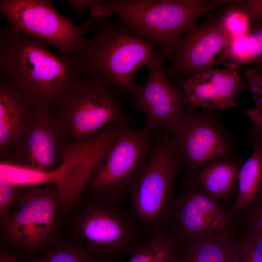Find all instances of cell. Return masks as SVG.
<instances>
[{"instance_id": "cell-1", "label": "cell", "mask_w": 262, "mask_h": 262, "mask_svg": "<svg viewBox=\"0 0 262 262\" xmlns=\"http://www.w3.org/2000/svg\"><path fill=\"white\" fill-rule=\"evenodd\" d=\"M82 77L75 60L54 54L9 23L0 32V82L18 90L35 108L51 111Z\"/></svg>"}, {"instance_id": "cell-2", "label": "cell", "mask_w": 262, "mask_h": 262, "mask_svg": "<svg viewBox=\"0 0 262 262\" xmlns=\"http://www.w3.org/2000/svg\"><path fill=\"white\" fill-rule=\"evenodd\" d=\"M89 23L93 34L75 59L80 74L98 77L119 97H132L140 86L134 81L137 71L164 60L160 47L120 21L95 19Z\"/></svg>"}, {"instance_id": "cell-3", "label": "cell", "mask_w": 262, "mask_h": 262, "mask_svg": "<svg viewBox=\"0 0 262 262\" xmlns=\"http://www.w3.org/2000/svg\"><path fill=\"white\" fill-rule=\"evenodd\" d=\"M226 1L209 0H102L91 7L96 20L117 15L130 31L158 45L165 57L174 58L180 36L202 15Z\"/></svg>"}, {"instance_id": "cell-4", "label": "cell", "mask_w": 262, "mask_h": 262, "mask_svg": "<svg viewBox=\"0 0 262 262\" xmlns=\"http://www.w3.org/2000/svg\"><path fill=\"white\" fill-rule=\"evenodd\" d=\"M182 169L181 157L170 131H153L148 162L129 193V210L150 234L164 226Z\"/></svg>"}, {"instance_id": "cell-5", "label": "cell", "mask_w": 262, "mask_h": 262, "mask_svg": "<svg viewBox=\"0 0 262 262\" xmlns=\"http://www.w3.org/2000/svg\"><path fill=\"white\" fill-rule=\"evenodd\" d=\"M51 112L68 142L90 139L112 123L129 125L133 118L122 107L120 97L98 77L80 78Z\"/></svg>"}, {"instance_id": "cell-6", "label": "cell", "mask_w": 262, "mask_h": 262, "mask_svg": "<svg viewBox=\"0 0 262 262\" xmlns=\"http://www.w3.org/2000/svg\"><path fill=\"white\" fill-rule=\"evenodd\" d=\"M78 205L73 221L77 239L102 262L130 255L144 241V228L121 202L86 196Z\"/></svg>"}, {"instance_id": "cell-7", "label": "cell", "mask_w": 262, "mask_h": 262, "mask_svg": "<svg viewBox=\"0 0 262 262\" xmlns=\"http://www.w3.org/2000/svg\"><path fill=\"white\" fill-rule=\"evenodd\" d=\"M152 136L144 127L124 126L95 163L82 195L121 202L146 166Z\"/></svg>"}, {"instance_id": "cell-8", "label": "cell", "mask_w": 262, "mask_h": 262, "mask_svg": "<svg viewBox=\"0 0 262 262\" xmlns=\"http://www.w3.org/2000/svg\"><path fill=\"white\" fill-rule=\"evenodd\" d=\"M61 201L60 189L55 183L25 187L0 222L2 238L15 248L33 254L39 252L56 237Z\"/></svg>"}, {"instance_id": "cell-9", "label": "cell", "mask_w": 262, "mask_h": 262, "mask_svg": "<svg viewBox=\"0 0 262 262\" xmlns=\"http://www.w3.org/2000/svg\"><path fill=\"white\" fill-rule=\"evenodd\" d=\"M0 14L18 32L48 43L60 55L75 60L84 43L89 23L75 24L60 14L49 0H1Z\"/></svg>"}, {"instance_id": "cell-10", "label": "cell", "mask_w": 262, "mask_h": 262, "mask_svg": "<svg viewBox=\"0 0 262 262\" xmlns=\"http://www.w3.org/2000/svg\"><path fill=\"white\" fill-rule=\"evenodd\" d=\"M217 112H196L186 108L169 131L181 157L185 182H193L197 170L209 163L236 159L233 141Z\"/></svg>"}, {"instance_id": "cell-11", "label": "cell", "mask_w": 262, "mask_h": 262, "mask_svg": "<svg viewBox=\"0 0 262 262\" xmlns=\"http://www.w3.org/2000/svg\"><path fill=\"white\" fill-rule=\"evenodd\" d=\"M69 143L51 111L35 108L25 128L0 156L1 163L53 175L62 165Z\"/></svg>"}, {"instance_id": "cell-12", "label": "cell", "mask_w": 262, "mask_h": 262, "mask_svg": "<svg viewBox=\"0 0 262 262\" xmlns=\"http://www.w3.org/2000/svg\"><path fill=\"white\" fill-rule=\"evenodd\" d=\"M234 218L223 202L195 183L185 182L174 198L163 229L180 245L198 238L234 230Z\"/></svg>"}, {"instance_id": "cell-13", "label": "cell", "mask_w": 262, "mask_h": 262, "mask_svg": "<svg viewBox=\"0 0 262 262\" xmlns=\"http://www.w3.org/2000/svg\"><path fill=\"white\" fill-rule=\"evenodd\" d=\"M230 40L220 20L191 28L180 39L172 65L163 66L165 76L171 80L184 79L219 65L229 63Z\"/></svg>"}, {"instance_id": "cell-14", "label": "cell", "mask_w": 262, "mask_h": 262, "mask_svg": "<svg viewBox=\"0 0 262 262\" xmlns=\"http://www.w3.org/2000/svg\"><path fill=\"white\" fill-rule=\"evenodd\" d=\"M163 61L150 68L146 82L132 96L134 108L146 117L143 127L150 131H169L186 109L182 89L166 78Z\"/></svg>"}, {"instance_id": "cell-15", "label": "cell", "mask_w": 262, "mask_h": 262, "mask_svg": "<svg viewBox=\"0 0 262 262\" xmlns=\"http://www.w3.org/2000/svg\"><path fill=\"white\" fill-rule=\"evenodd\" d=\"M189 110L221 111L237 106L238 93L246 85L239 65L228 63L222 69L212 68L179 81Z\"/></svg>"}, {"instance_id": "cell-16", "label": "cell", "mask_w": 262, "mask_h": 262, "mask_svg": "<svg viewBox=\"0 0 262 262\" xmlns=\"http://www.w3.org/2000/svg\"><path fill=\"white\" fill-rule=\"evenodd\" d=\"M35 109L18 90L0 82V156L25 128Z\"/></svg>"}, {"instance_id": "cell-17", "label": "cell", "mask_w": 262, "mask_h": 262, "mask_svg": "<svg viewBox=\"0 0 262 262\" xmlns=\"http://www.w3.org/2000/svg\"><path fill=\"white\" fill-rule=\"evenodd\" d=\"M249 134L252 152L240 168L237 197L229 208L234 218L255 200L262 189V131L254 129Z\"/></svg>"}, {"instance_id": "cell-18", "label": "cell", "mask_w": 262, "mask_h": 262, "mask_svg": "<svg viewBox=\"0 0 262 262\" xmlns=\"http://www.w3.org/2000/svg\"><path fill=\"white\" fill-rule=\"evenodd\" d=\"M239 241L234 230L198 238L180 245V262H237Z\"/></svg>"}, {"instance_id": "cell-19", "label": "cell", "mask_w": 262, "mask_h": 262, "mask_svg": "<svg viewBox=\"0 0 262 262\" xmlns=\"http://www.w3.org/2000/svg\"><path fill=\"white\" fill-rule=\"evenodd\" d=\"M241 165L240 160L236 159L212 162L197 170L193 182L212 196L223 201L234 194Z\"/></svg>"}, {"instance_id": "cell-20", "label": "cell", "mask_w": 262, "mask_h": 262, "mask_svg": "<svg viewBox=\"0 0 262 262\" xmlns=\"http://www.w3.org/2000/svg\"><path fill=\"white\" fill-rule=\"evenodd\" d=\"M180 245L164 229L157 230L137 246L126 262H180Z\"/></svg>"}, {"instance_id": "cell-21", "label": "cell", "mask_w": 262, "mask_h": 262, "mask_svg": "<svg viewBox=\"0 0 262 262\" xmlns=\"http://www.w3.org/2000/svg\"><path fill=\"white\" fill-rule=\"evenodd\" d=\"M41 255L19 262H102L90 253L77 239L75 241H59L56 237L40 251Z\"/></svg>"}, {"instance_id": "cell-22", "label": "cell", "mask_w": 262, "mask_h": 262, "mask_svg": "<svg viewBox=\"0 0 262 262\" xmlns=\"http://www.w3.org/2000/svg\"><path fill=\"white\" fill-rule=\"evenodd\" d=\"M220 20L230 41L236 37L249 34L252 31L251 18L241 6L229 9Z\"/></svg>"}, {"instance_id": "cell-23", "label": "cell", "mask_w": 262, "mask_h": 262, "mask_svg": "<svg viewBox=\"0 0 262 262\" xmlns=\"http://www.w3.org/2000/svg\"><path fill=\"white\" fill-rule=\"evenodd\" d=\"M237 262H262V233L239 240Z\"/></svg>"}, {"instance_id": "cell-24", "label": "cell", "mask_w": 262, "mask_h": 262, "mask_svg": "<svg viewBox=\"0 0 262 262\" xmlns=\"http://www.w3.org/2000/svg\"><path fill=\"white\" fill-rule=\"evenodd\" d=\"M25 187L17 186L0 175V221L4 219L13 208Z\"/></svg>"}, {"instance_id": "cell-25", "label": "cell", "mask_w": 262, "mask_h": 262, "mask_svg": "<svg viewBox=\"0 0 262 262\" xmlns=\"http://www.w3.org/2000/svg\"><path fill=\"white\" fill-rule=\"evenodd\" d=\"M244 212L246 236L262 233V189L255 200L242 213Z\"/></svg>"}, {"instance_id": "cell-26", "label": "cell", "mask_w": 262, "mask_h": 262, "mask_svg": "<svg viewBox=\"0 0 262 262\" xmlns=\"http://www.w3.org/2000/svg\"><path fill=\"white\" fill-rule=\"evenodd\" d=\"M249 34L236 37L231 41L229 53V63L239 65L251 62L248 47Z\"/></svg>"}, {"instance_id": "cell-27", "label": "cell", "mask_w": 262, "mask_h": 262, "mask_svg": "<svg viewBox=\"0 0 262 262\" xmlns=\"http://www.w3.org/2000/svg\"><path fill=\"white\" fill-rule=\"evenodd\" d=\"M244 76L255 101L254 110L262 115V74L255 68H249L246 70Z\"/></svg>"}, {"instance_id": "cell-28", "label": "cell", "mask_w": 262, "mask_h": 262, "mask_svg": "<svg viewBox=\"0 0 262 262\" xmlns=\"http://www.w3.org/2000/svg\"><path fill=\"white\" fill-rule=\"evenodd\" d=\"M248 47L251 62H255L259 67L262 66V26L249 34Z\"/></svg>"}, {"instance_id": "cell-29", "label": "cell", "mask_w": 262, "mask_h": 262, "mask_svg": "<svg viewBox=\"0 0 262 262\" xmlns=\"http://www.w3.org/2000/svg\"><path fill=\"white\" fill-rule=\"evenodd\" d=\"M241 7L249 15L251 21L262 25V0H249L244 2Z\"/></svg>"}, {"instance_id": "cell-30", "label": "cell", "mask_w": 262, "mask_h": 262, "mask_svg": "<svg viewBox=\"0 0 262 262\" xmlns=\"http://www.w3.org/2000/svg\"><path fill=\"white\" fill-rule=\"evenodd\" d=\"M100 0H71L68 1L69 5L71 6L77 13L82 14L88 7L100 3Z\"/></svg>"}, {"instance_id": "cell-31", "label": "cell", "mask_w": 262, "mask_h": 262, "mask_svg": "<svg viewBox=\"0 0 262 262\" xmlns=\"http://www.w3.org/2000/svg\"><path fill=\"white\" fill-rule=\"evenodd\" d=\"M246 113L254 122L255 129L262 131V115L253 109L246 110Z\"/></svg>"}, {"instance_id": "cell-32", "label": "cell", "mask_w": 262, "mask_h": 262, "mask_svg": "<svg viewBox=\"0 0 262 262\" xmlns=\"http://www.w3.org/2000/svg\"><path fill=\"white\" fill-rule=\"evenodd\" d=\"M0 262H19L17 256L13 253L1 251L0 255Z\"/></svg>"}]
</instances>
